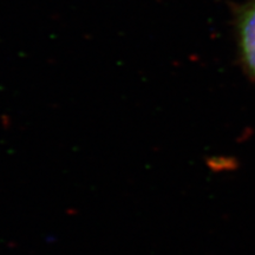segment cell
<instances>
[{
  "label": "cell",
  "instance_id": "6da1fadb",
  "mask_svg": "<svg viewBox=\"0 0 255 255\" xmlns=\"http://www.w3.org/2000/svg\"><path fill=\"white\" fill-rule=\"evenodd\" d=\"M238 37L242 62L248 75L255 79V0L239 12Z\"/></svg>",
  "mask_w": 255,
  "mask_h": 255
}]
</instances>
